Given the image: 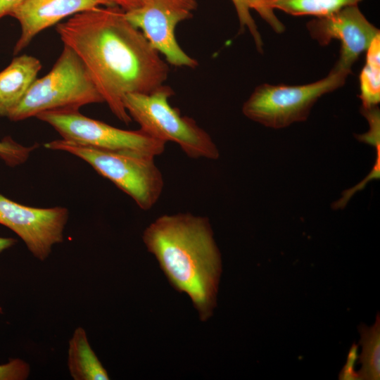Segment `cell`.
<instances>
[{
	"instance_id": "cell-24",
	"label": "cell",
	"mask_w": 380,
	"mask_h": 380,
	"mask_svg": "<svg viewBox=\"0 0 380 380\" xmlns=\"http://www.w3.org/2000/svg\"><path fill=\"white\" fill-rule=\"evenodd\" d=\"M1 312H2V309H1V308H0V313H1Z\"/></svg>"
},
{
	"instance_id": "cell-8",
	"label": "cell",
	"mask_w": 380,
	"mask_h": 380,
	"mask_svg": "<svg viewBox=\"0 0 380 380\" xmlns=\"http://www.w3.org/2000/svg\"><path fill=\"white\" fill-rule=\"evenodd\" d=\"M196 7V0H146L125 16L168 64L194 68L197 61L182 50L175 32L177 24L191 18Z\"/></svg>"
},
{
	"instance_id": "cell-19",
	"label": "cell",
	"mask_w": 380,
	"mask_h": 380,
	"mask_svg": "<svg viewBox=\"0 0 380 380\" xmlns=\"http://www.w3.org/2000/svg\"><path fill=\"white\" fill-rule=\"evenodd\" d=\"M30 372L29 364L21 359H13L0 365V380H25Z\"/></svg>"
},
{
	"instance_id": "cell-16",
	"label": "cell",
	"mask_w": 380,
	"mask_h": 380,
	"mask_svg": "<svg viewBox=\"0 0 380 380\" xmlns=\"http://www.w3.org/2000/svg\"><path fill=\"white\" fill-rule=\"evenodd\" d=\"M366 51L365 64L360 75L362 108L376 106L380 101V34Z\"/></svg>"
},
{
	"instance_id": "cell-4",
	"label": "cell",
	"mask_w": 380,
	"mask_h": 380,
	"mask_svg": "<svg viewBox=\"0 0 380 380\" xmlns=\"http://www.w3.org/2000/svg\"><path fill=\"white\" fill-rule=\"evenodd\" d=\"M44 146L68 152L84 160L128 194L143 210L151 209L163 192V177L153 156L98 148L63 139L48 142Z\"/></svg>"
},
{
	"instance_id": "cell-17",
	"label": "cell",
	"mask_w": 380,
	"mask_h": 380,
	"mask_svg": "<svg viewBox=\"0 0 380 380\" xmlns=\"http://www.w3.org/2000/svg\"><path fill=\"white\" fill-rule=\"evenodd\" d=\"M362 0H269L272 9L294 16L315 18L331 14L344 7L357 5Z\"/></svg>"
},
{
	"instance_id": "cell-12",
	"label": "cell",
	"mask_w": 380,
	"mask_h": 380,
	"mask_svg": "<svg viewBox=\"0 0 380 380\" xmlns=\"http://www.w3.org/2000/svg\"><path fill=\"white\" fill-rule=\"evenodd\" d=\"M40 61L30 55L15 57L0 72V117H8L37 78Z\"/></svg>"
},
{
	"instance_id": "cell-1",
	"label": "cell",
	"mask_w": 380,
	"mask_h": 380,
	"mask_svg": "<svg viewBox=\"0 0 380 380\" xmlns=\"http://www.w3.org/2000/svg\"><path fill=\"white\" fill-rule=\"evenodd\" d=\"M56 30L87 68L103 102L122 122L132 118L123 98L162 86L168 63L116 6L97 7L58 23Z\"/></svg>"
},
{
	"instance_id": "cell-9",
	"label": "cell",
	"mask_w": 380,
	"mask_h": 380,
	"mask_svg": "<svg viewBox=\"0 0 380 380\" xmlns=\"http://www.w3.org/2000/svg\"><path fill=\"white\" fill-rule=\"evenodd\" d=\"M68 218L65 208L26 206L0 194V224L20 236L32 255L41 261L49 257L54 244L63 241Z\"/></svg>"
},
{
	"instance_id": "cell-7",
	"label": "cell",
	"mask_w": 380,
	"mask_h": 380,
	"mask_svg": "<svg viewBox=\"0 0 380 380\" xmlns=\"http://www.w3.org/2000/svg\"><path fill=\"white\" fill-rule=\"evenodd\" d=\"M36 118L50 125L63 139L82 145L111 151H137L153 156L165 150V141L140 129H119L88 118L79 110L44 111Z\"/></svg>"
},
{
	"instance_id": "cell-22",
	"label": "cell",
	"mask_w": 380,
	"mask_h": 380,
	"mask_svg": "<svg viewBox=\"0 0 380 380\" xmlns=\"http://www.w3.org/2000/svg\"><path fill=\"white\" fill-rule=\"evenodd\" d=\"M25 0H0V18L9 15L10 13Z\"/></svg>"
},
{
	"instance_id": "cell-18",
	"label": "cell",
	"mask_w": 380,
	"mask_h": 380,
	"mask_svg": "<svg viewBox=\"0 0 380 380\" xmlns=\"http://www.w3.org/2000/svg\"><path fill=\"white\" fill-rule=\"evenodd\" d=\"M37 147V144L32 146H23L11 137H6L0 140V158L6 165L14 167L25 163L30 153Z\"/></svg>"
},
{
	"instance_id": "cell-15",
	"label": "cell",
	"mask_w": 380,
	"mask_h": 380,
	"mask_svg": "<svg viewBox=\"0 0 380 380\" xmlns=\"http://www.w3.org/2000/svg\"><path fill=\"white\" fill-rule=\"evenodd\" d=\"M362 353L358 357L361 369L357 372L359 379L379 380L380 379V316L378 313L375 323L367 327L361 324L358 327Z\"/></svg>"
},
{
	"instance_id": "cell-20",
	"label": "cell",
	"mask_w": 380,
	"mask_h": 380,
	"mask_svg": "<svg viewBox=\"0 0 380 380\" xmlns=\"http://www.w3.org/2000/svg\"><path fill=\"white\" fill-rule=\"evenodd\" d=\"M358 350V345L353 343L348 352L347 356V360L344 365L343 369H341L338 379L342 380H357L359 379V376L357 372L355 371V363L357 360Z\"/></svg>"
},
{
	"instance_id": "cell-13",
	"label": "cell",
	"mask_w": 380,
	"mask_h": 380,
	"mask_svg": "<svg viewBox=\"0 0 380 380\" xmlns=\"http://www.w3.org/2000/svg\"><path fill=\"white\" fill-rule=\"evenodd\" d=\"M68 366L74 380H108L106 369L91 348L85 330L77 327L69 341Z\"/></svg>"
},
{
	"instance_id": "cell-14",
	"label": "cell",
	"mask_w": 380,
	"mask_h": 380,
	"mask_svg": "<svg viewBox=\"0 0 380 380\" xmlns=\"http://www.w3.org/2000/svg\"><path fill=\"white\" fill-rule=\"evenodd\" d=\"M239 21L241 31L248 29L255 46L260 52H262L263 42L257 25L253 20L251 10L255 11L277 33H282L285 27L279 20L269 5V0H232Z\"/></svg>"
},
{
	"instance_id": "cell-2",
	"label": "cell",
	"mask_w": 380,
	"mask_h": 380,
	"mask_svg": "<svg viewBox=\"0 0 380 380\" xmlns=\"http://www.w3.org/2000/svg\"><path fill=\"white\" fill-rule=\"evenodd\" d=\"M143 241L171 285L186 293L200 319L216 306L221 257L207 217L191 213L163 215L144 230Z\"/></svg>"
},
{
	"instance_id": "cell-3",
	"label": "cell",
	"mask_w": 380,
	"mask_h": 380,
	"mask_svg": "<svg viewBox=\"0 0 380 380\" xmlns=\"http://www.w3.org/2000/svg\"><path fill=\"white\" fill-rule=\"evenodd\" d=\"M103 102L87 68L77 53L64 45L51 70L37 78L7 117L20 121L49 110H79Z\"/></svg>"
},
{
	"instance_id": "cell-11",
	"label": "cell",
	"mask_w": 380,
	"mask_h": 380,
	"mask_svg": "<svg viewBox=\"0 0 380 380\" xmlns=\"http://www.w3.org/2000/svg\"><path fill=\"white\" fill-rule=\"evenodd\" d=\"M106 6L114 5L109 0H25L9 14L19 23L21 29L13 54H19L36 35L61 20Z\"/></svg>"
},
{
	"instance_id": "cell-21",
	"label": "cell",
	"mask_w": 380,
	"mask_h": 380,
	"mask_svg": "<svg viewBox=\"0 0 380 380\" xmlns=\"http://www.w3.org/2000/svg\"><path fill=\"white\" fill-rule=\"evenodd\" d=\"M110 3L119 7L125 12L137 9L141 6L146 0H109Z\"/></svg>"
},
{
	"instance_id": "cell-23",
	"label": "cell",
	"mask_w": 380,
	"mask_h": 380,
	"mask_svg": "<svg viewBox=\"0 0 380 380\" xmlns=\"http://www.w3.org/2000/svg\"><path fill=\"white\" fill-rule=\"evenodd\" d=\"M16 243V240L13 238L0 237V253L11 247Z\"/></svg>"
},
{
	"instance_id": "cell-6",
	"label": "cell",
	"mask_w": 380,
	"mask_h": 380,
	"mask_svg": "<svg viewBox=\"0 0 380 380\" xmlns=\"http://www.w3.org/2000/svg\"><path fill=\"white\" fill-rule=\"evenodd\" d=\"M351 69L337 63L325 77L312 83L289 86H258L242 107L248 118L265 127L280 129L307 120L315 102L342 87Z\"/></svg>"
},
{
	"instance_id": "cell-10",
	"label": "cell",
	"mask_w": 380,
	"mask_h": 380,
	"mask_svg": "<svg viewBox=\"0 0 380 380\" xmlns=\"http://www.w3.org/2000/svg\"><path fill=\"white\" fill-rule=\"evenodd\" d=\"M310 37L320 45L332 39L341 42L337 63L351 69L360 55L366 51L372 40L380 34L359 9L358 5L344 7L331 14L317 17L306 25Z\"/></svg>"
},
{
	"instance_id": "cell-5",
	"label": "cell",
	"mask_w": 380,
	"mask_h": 380,
	"mask_svg": "<svg viewBox=\"0 0 380 380\" xmlns=\"http://www.w3.org/2000/svg\"><path fill=\"white\" fill-rule=\"evenodd\" d=\"M173 94L170 87L163 84L150 93L127 94L123 104L132 120L150 136L177 143L190 158L217 159L220 152L210 136L170 104Z\"/></svg>"
}]
</instances>
